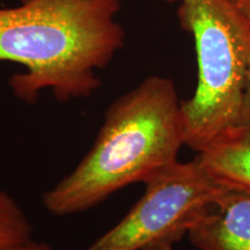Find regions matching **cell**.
I'll return each mask as SVG.
<instances>
[{"instance_id": "8992f818", "label": "cell", "mask_w": 250, "mask_h": 250, "mask_svg": "<svg viewBox=\"0 0 250 250\" xmlns=\"http://www.w3.org/2000/svg\"><path fill=\"white\" fill-rule=\"evenodd\" d=\"M196 158L219 180L250 188V139L219 144Z\"/></svg>"}, {"instance_id": "ba28073f", "label": "cell", "mask_w": 250, "mask_h": 250, "mask_svg": "<svg viewBox=\"0 0 250 250\" xmlns=\"http://www.w3.org/2000/svg\"><path fill=\"white\" fill-rule=\"evenodd\" d=\"M233 139H250V68L239 122Z\"/></svg>"}, {"instance_id": "30bf717a", "label": "cell", "mask_w": 250, "mask_h": 250, "mask_svg": "<svg viewBox=\"0 0 250 250\" xmlns=\"http://www.w3.org/2000/svg\"><path fill=\"white\" fill-rule=\"evenodd\" d=\"M228 1L235 6L237 11L246 18L250 24V0H228Z\"/></svg>"}, {"instance_id": "52a82bcc", "label": "cell", "mask_w": 250, "mask_h": 250, "mask_svg": "<svg viewBox=\"0 0 250 250\" xmlns=\"http://www.w3.org/2000/svg\"><path fill=\"white\" fill-rule=\"evenodd\" d=\"M33 236L29 218L11 193L0 189V250Z\"/></svg>"}, {"instance_id": "6da1fadb", "label": "cell", "mask_w": 250, "mask_h": 250, "mask_svg": "<svg viewBox=\"0 0 250 250\" xmlns=\"http://www.w3.org/2000/svg\"><path fill=\"white\" fill-rule=\"evenodd\" d=\"M121 0H20L0 8V62L26 67L8 79L13 95L36 104L49 90L58 102L90 98L98 71L125 45Z\"/></svg>"}, {"instance_id": "5b68a950", "label": "cell", "mask_w": 250, "mask_h": 250, "mask_svg": "<svg viewBox=\"0 0 250 250\" xmlns=\"http://www.w3.org/2000/svg\"><path fill=\"white\" fill-rule=\"evenodd\" d=\"M188 237L199 250H250V188L230 183Z\"/></svg>"}, {"instance_id": "7a4b0ae2", "label": "cell", "mask_w": 250, "mask_h": 250, "mask_svg": "<svg viewBox=\"0 0 250 250\" xmlns=\"http://www.w3.org/2000/svg\"><path fill=\"white\" fill-rule=\"evenodd\" d=\"M186 145L174 80L149 76L112 101L93 146L76 168L43 193L57 217L86 212L177 161Z\"/></svg>"}, {"instance_id": "3957f363", "label": "cell", "mask_w": 250, "mask_h": 250, "mask_svg": "<svg viewBox=\"0 0 250 250\" xmlns=\"http://www.w3.org/2000/svg\"><path fill=\"white\" fill-rule=\"evenodd\" d=\"M177 4L181 28L193 37L198 79L181 101L186 145L197 153L234 138L250 68V24L228 0Z\"/></svg>"}, {"instance_id": "277c9868", "label": "cell", "mask_w": 250, "mask_h": 250, "mask_svg": "<svg viewBox=\"0 0 250 250\" xmlns=\"http://www.w3.org/2000/svg\"><path fill=\"white\" fill-rule=\"evenodd\" d=\"M144 184L143 196L120 223L83 250H173L230 183L195 156L167 166Z\"/></svg>"}, {"instance_id": "9c48e42d", "label": "cell", "mask_w": 250, "mask_h": 250, "mask_svg": "<svg viewBox=\"0 0 250 250\" xmlns=\"http://www.w3.org/2000/svg\"><path fill=\"white\" fill-rule=\"evenodd\" d=\"M4 250H54V249H52V247L48 245L46 242L35 241V240H33V237H31V239L27 240V241L11 246Z\"/></svg>"}]
</instances>
